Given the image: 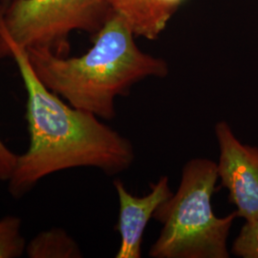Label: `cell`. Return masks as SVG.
<instances>
[{
	"mask_svg": "<svg viewBox=\"0 0 258 258\" xmlns=\"http://www.w3.org/2000/svg\"><path fill=\"white\" fill-rule=\"evenodd\" d=\"M14 58L27 94V150L18 155L8 181L14 198L30 192L43 178L75 167H94L106 175L126 171L135 160L129 139L92 113L73 107L41 83L25 49L0 45V58Z\"/></svg>",
	"mask_w": 258,
	"mask_h": 258,
	"instance_id": "cell-1",
	"label": "cell"
},
{
	"mask_svg": "<svg viewBox=\"0 0 258 258\" xmlns=\"http://www.w3.org/2000/svg\"><path fill=\"white\" fill-rule=\"evenodd\" d=\"M127 21L112 12L95 35L93 46L80 56H60L47 49H29V61L49 90L73 107L100 119L113 120L116 98L128 95L134 84L165 78V59L143 52Z\"/></svg>",
	"mask_w": 258,
	"mask_h": 258,
	"instance_id": "cell-2",
	"label": "cell"
},
{
	"mask_svg": "<svg viewBox=\"0 0 258 258\" xmlns=\"http://www.w3.org/2000/svg\"><path fill=\"white\" fill-rule=\"evenodd\" d=\"M219 180L217 163L194 158L184 164L175 194L158 207L153 218L162 224L152 258H229L228 238L238 217L234 212L217 217L212 195Z\"/></svg>",
	"mask_w": 258,
	"mask_h": 258,
	"instance_id": "cell-3",
	"label": "cell"
},
{
	"mask_svg": "<svg viewBox=\"0 0 258 258\" xmlns=\"http://www.w3.org/2000/svg\"><path fill=\"white\" fill-rule=\"evenodd\" d=\"M106 0H14L0 3V45L47 49L66 56L76 31L97 34L112 14Z\"/></svg>",
	"mask_w": 258,
	"mask_h": 258,
	"instance_id": "cell-4",
	"label": "cell"
},
{
	"mask_svg": "<svg viewBox=\"0 0 258 258\" xmlns=\"http://www.w3.org/2000/svg\"><path fill=\"white\" fill-rule=\"evenodd\" d=\"M214 133L219 147L218 175L229 191L237 216L245 221L258 218V148L241 143L231 125L218 121Z\"/></svg>",
	"mask_w": 258,
	"mask_h": 258,
	"instance_id": "cell-5",
	"label": "cell"
},
{
	"mask_svg": "<svg viewBox=\"0 0 258 258\" xmlns=\"http://www.w3.org/2000/svg\"><path fill=\"white\" fill-rule=\"evenodd\" d=\"M118 195L120 211L116 230L120 244L116 258L142 257V242L148 222L160 205L172 196L167 176H161L154 184H150V192L137 197L129 192L124 184L116 179L113 182Z\"/></svg>",
	"mask_w": 258,
	"mask_h": 258,
	"instance_id": "cell-6",
	"label": "cell"
},
{
	"mask_svg": "<svg viewBox=\"0 0 258 258\" xmlns=\"http://www.w3.org/2000/svg\"><path fill=\"white\" fill-rule=\"evenodd\" d=\"M111 10L127 21L136 37L154 40L166 29L172 15L157 0H106Z\"/></svg>",
	"mask_w": 258,
	"mask_h": 258,
	"instance_id": "cell-7",
	"label": "cell"
},
{
	"mask_svg": "<svg viewBox=\"0 0 258 258\" xmlns=\"http://www.w3.org/2000/svg\"><path fill=\"white\" fill-rule=\"evenodd\" d=\"M25 252L30 258L83 257L76 240L60 228L39 232L28 243Z\"/></svg>",
	"mask_w": 258,
	"mask_h": 258,
	"instance_id": "cell-8",
	"label": "cell"
},
{
	"mask_svg": "<svg viewBox=\"0 0 258 258\" xmlns=\"http://www.w3.org/2000/svg\"><path fill=\"white\" fill-rule=\"evenodd\" d=\"M21 220L8 215L0 219V258H18L26 251V241L21 234Z\"/></svg>",
	"mask_w": 258,
	"mask_h": 258,
	"instance_id": "cell-9",
	"label": "cell"
},
{
	"mask_svg": "<svg viewBox=\"0 0 258 258\" xmlns=\"http://www.w3.org/2000/svg\"><path fill=\"white\" fill-rule=\"evenodd\" d=\"M231 253L241 258H258V218L245 221L232 243Z\"/></svg>",
	"mask_w": 258,
	"mask_h": 258,
	"instance_id": "cell-10",
	"label": "cell"
},
{
	"mask_svg": "<svg viewBox=\"0 0 258 258\" xmlns=\"http://www.w3.org/2000/svg\"><path fill=\"white\" fill-rule=\"evenodd\" d=\"M18 155L15 154L0 138V181L8 182L15 166Z\"/></svg>",
	"mask_w": 258,
	"mask_h": 258,
	"instance_id": "cell-11",
	"label": "cell"
},
{
	"mask_svg": "<svg viewBox=\"0 0 258 258\" xmlns=\"http://www.w3.org/2000/svg\"><path fill=\"white\" fill-rule=\"evenodd\" d=\"M158 3L166 10L168 13L173 15L176 10L179 8V6L184 2V0H157Z\"/></svg>",
	"mask_w": 258,
	"mask_h": 258,
	"instance_id": "cell-12",
	"label": "cell"
},
{
	"mask_svg": "<svg viewBox=\"0 0 258 258\" xmlns=\"http://www.w3.org/2000/svg\"><path fill=\"white\" fill-rule=\"evenodd\" d=\"M12 1H14V0H1V4L2 5H7L8 3H10V2H12Z\"/></svg>",
	"mask_w": 258,
	"mask_h": 258,
	"instance_id": "cell-13",
	"label": "cell"
}]
</instances>
